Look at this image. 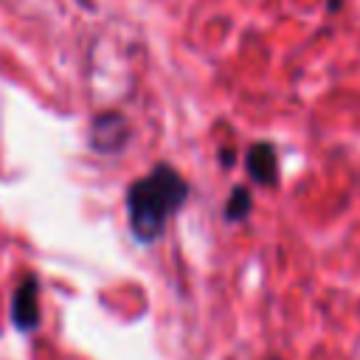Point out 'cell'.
Returning a JSON list of instances; mask_svg holds the SVG:
<instances>
[{
	"instance_id": "obj_1",
	"label": "cell",
	"mask_w": 360,
	"mask_h": 360,
	"mask_svg": "<svg viewBox=\"0 0 360 360\" xmlns=\"http://www.w3.org/2000/svg\"><path fill=\"white\" fill-rule=\"evenodd\" d=\"M188 183L172 163H155L143 177L127 188V222L141 245H152L163 236L169 219L188 200Z\"/></svg>"
},
{
	"instance_id": "obj_3",
	"label": "cell",
	"mask_w": 360,
	"mask_h": 360,
	"mask_svg": "<svg viewBox=\"0 0 360 360\" xmlns=\"http://www.w3.org/2000/svg\"><path fill=\"white\" fill-rule=\"evenodd\" d=\"M11 323L22 335L39 326V278L34 273L22 276V281L11 295Z\"/></svg>"
},
{
	"instance_id": "obj_4",
	"label": "cell",
	"mask_w": 360,
	"mask_h": 360,
	"mask_svg": "<svg viewBox=\"0 0 360 360\" xmlns=\"http://www.w3.org/2000/svg\"><path fill=\"white\" fill-rule=\"evenodd\" d=\"M245 166H248V174L253 177V183H259V186H273L276 177H278L276 146L267 143V141L250 143V146H248V155H245Z\"/></svg>"
},
{
	"instance_id": "obj_6",
	"label": "cell",
	"mask_w": 360,
	"mask_h": 360,
	"mask_svg": "<svg viewBox=\"0 0 360 360\" xmlns=\"http://www.w3.org/2000/svg\"><path fill=\"white\" fill-rule=\"evenodd\" d=\"M219 166H225V169H231L233 166V149H219Z\"/></svg>"
},
{
	"instance_id": "obj_7",
	"label": "cell",
	"mask_w": 360,
	"mask_h": 360,
	"mask_svg": "<svg viewBox=\"0 0 360 360\" xmlns=\"http://www.w3.org/2000/svg\"><path fill=\"white\" fill-rule=\"evenodd\" d=\"M346 0H326V14H338Z\"/></svg>"
},
{
	"instance_id": "obj_2",
	"label": "cell",
	"mask_w": 360,
	"mask_h": 360,
	"mask_svg": "<svg viewBox=\"0 0 360 360\" xmlns=\"http://www.w3.org/2000/svg\"><path fill=\"white\" fill-rule=\"evenodd\" d=\"M129 121L124 112L118 110H104V112H96L90 118V149L98 152V155H118L127 149L129 143Z\"/></svg>"
},
{
	"instance_id": "obj_5",
	"label": "cell",
	"mask_w": 360,
	"mask_h": 360,
	"mask_svg": "<svg viewBox=\"0 0 360 360\" xmlns=\"http://www.w3.org/2000/svg\"><path fill=\"white\" fill-rule=\"evenodd\" d=\"M250 205H253V197H250L248 186H233L231 194H228V200H225L222 217H225L231 225H233V222H242V219H248Z\"/></svg>"
}]
</instances>
